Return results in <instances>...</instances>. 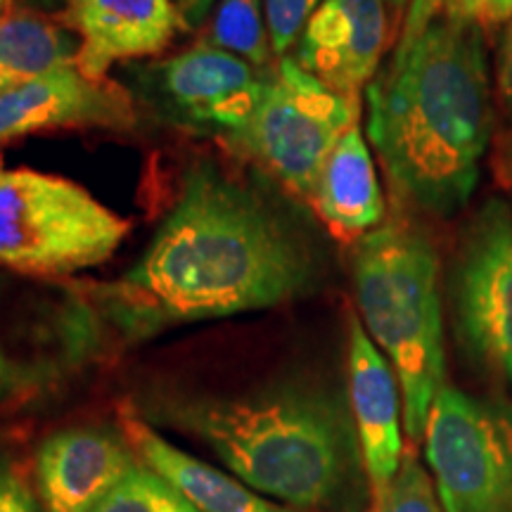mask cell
<instances>
[{
    "mask_svg": "<svg viewBox=\"0 0 512 512\" xmlns=\"http://www.w3.org/2000/svg\"><path fill=\"white\" fill-rule=\"evenodd\" d=\"M133 100L124 88L62 67L0 95V143L50 128H131Z\"/></svg>",
    "mask_w": 512,
    "mask_h": 512,
    "instance_id": "11",
    "label": "cell"
},
{
    "mask_svg": "<svg viewBox=\"0 0 512 512\" xmlns=\"http://www.w3.org/2000/svg\"><path fill=\"white\" fill-rule=\"evenodd\" d=\"M0 512H41L15 467L0 460Z\"/></svg>",
    "mask_w": 512,
    "mask_h": 512,
    "instance_id": "23",
    "label": "cell"
},
{
    "mask_svg": "<svg viewBox=\"0 0 512 512\" xmlns=\"http://www.w3.org/2000/svg\"><path fill=\"white\" fill-rule=\"evenodd\" d=\"M150 422L202 441L242 484L297 510H332L356 491L361 448L342 396L306 380L242 394L159 392L133 403Z\"/></svg>",
    "mask_w": 512,
    "mask_h": 512,
    "instance_id": "3",
    "label": "cell"
},
{
    "mask_svg": "<svg viewBox=\"0 0 512 512\" xmlns=\"http://www.w3.org/2000/svg\"><path fill=\"white\" fill-rule=\"evenodd\" d=\"M24 3L34 5V8H43V10H55V8H67L69 0H24Z\"/></svg>",
    "mask_w": 512,
    "mask_h": 512,
    "instance_id": "28",
    "label": "cell"
},
{
    "mask_svg": "<svg viewBox=\"0 0 512 512\" xmlns=\"http://www.w3.org/2000/svg\"><path fill=\"white\" fill-rule=\"evenodd\" d=\"M8 5H10V0H0V17H3L5 12H8Z\"/></svg>",
    "mask_w": 512,
    "mask_h": 512,
    "instance_id": "31",
    "label": "cell"
},
{
    "mask_svg": "<svg viewBox=\"0 0 512 512\" xmlns=\"http://www.w3.org/2000/svg\"><path fill=\"white\" fill-rule=\"evenodd\" d=\"M34 384V373L15 358L8 356V351L0 347V399H10L19 392H27Z\"/></svg>",
    "mask_w": 512,
    "mask_h": 512,
    "instance_id": "24",
    "label": "cell"
},
{
    "mask_svg": "<svg viewBox=\"0 0 512 512\" xmlns=\"http://www.w3.org/2000/svg\"><path fill=\"white\" fill-rule=\"evenodd\" d=\"M264 3L271 48L275 55L285 57L287 50L297 43L304 24L309 22L320 0H264Z\"/></svg>",
    "mask_w": 512,
    "mask_h": 512,
    "instance_id": "22",
    "label": "cell"
},
{
    "mask_svg": "<svg viewBox=\"0 0 512 512\" xmlns=\"http://www.w3.org/2000/svg\"><path fill=\"white\" fill-rule=\"evenodd\" d=\"M458 332L470 354L512 384V207L489 200L460 240L451 273Z\"/></svg>",
    "mask_w": 512,
    "mask_h": 512,
    "instance_id": "9",
    "label": "cell"
},
{
    "mask_svg": "<svg viewBox=\"0 0 512 512\" xmlns=\"http://www.w3.org/2000/svg\"><path fill=\"white\" fill-rule=\"evenodd\" d=\"M368 138L401 200L432 216L470 202L496 128L484 31L434 22L368 83Z\"/></svg>",
    "mask_w": 512,
    "mask_h": 512,
    "instance_id": "2",
    "label": "cell"
},
{
    "mask_svg": "<svg viewBox=\"0 0 512 512\" xmlns=\"http://www.w3.org/2000/svg\"><path fill=\"white\" fill-rule=\"evenodd\" d=\"M358 105V98L335 91L285 55L266 72L252 117L223 145L309 202L330 152L358 124Z\"/></svg>",
    "mask_w": 512,
    "mask_h": 512,
    "instance_id": "6",
    "label": "cell"
},
{
    "mask_svg": "<svg viewBox=\"0 0 512 512\" xmlns=\"http://www.w3.org/2000/svg\"><path fill=\"white\" fill-rule=\"evenodd\" d=\"M17 79H12L10 74H5V72H0V95H3L5 91H10V88H15L17 86Z\"/></svg>",
    "mask_w": 512,
    "mask_h": 512,
    "instance_id": "29",
    "label": "cell"
},
{
    "mask_svg": "<svg viewBox=\"0 0 512 512\" xmlns=\"http://www.w3.org/2000/svg\"><path fill=\"white\" fill-rule=\"evenodd\" d=\"M387 0H320L297 38V60L335 91L358 98L389 41Z\"/></svg>",
    "mask_w": 512,
    "mask_h": 512,
    "instance_id": "10",
    "label": "cell"
},
{
    "mask_svg": "<svg viewBox=\"0 0 512 512\" xmlns=\"http://www.w3.org/2000/svg\"><path fill=\"white\" fill-rule=\"evenodd\" d=\"M494 176L498 185H501V190L508 195L512 207V133H505L496 143Z\"/></svg>",
    "mask_w": 512,
    "mask_h": 512,
    "instance_id": "26",
    "label": "cell"
},
{
    "mask_svg": "<svg viewBox=\"0 0 512 512\" xmlns=\"http://www.w3.org/2000/svg\"><path fill=\"white\" fill-rule=\"evenodd\" d=\"M373 512H444L437 489L413 451L403 453L394 482L389 484L382 501L373 505Z\"/></svg>",
    "mask_w": 512,
    "mask_h": 512,
    "instance_id": "21",
    "label": "cell"
},
{
    "mask_svg": "<svg viewBox=\"0 0 512 512\" xmlns=\"http://www.w3.org/2000/svg\"><path fill=\"white\" fill-rule=\"evenodd\" d=\"M389 3V8H394V10H403V5L408 3V0H387Z\"/></svg>",
    "mask_w": 512,
    "mask_h": 512,
    "instance_id": "30",
    "label": "cell"
},
{
    "mask_svg": "<svg viewBox=\"0 0 512 512\" xmlns=\"http://www.w3.org/2000/svg\"><path fill=\"white\" fill-rule=\"evenodd\" d=\"M349 406L370 498L380 503L403 460L401 387L387 356L358 318L349 320Z\"/></svg>",
    "mask_w": 512,
    "mask_h": 512,
    "instance_id": "13",
    "label": "cell"
},
{
    "mask_svg": "<svg viewBox=\"0 0 512 512\" xmlns=\"http://www.w3.org/2000/svg\"><path fill=\"white\" fill-rule=\"evenodd\" d=\"M119 425L140 463L174 486L197 512H292L287 505L256 494L235 475L221 472L219 467L171 444L133 408L131 401L119 411Z\"/></svg>",
    "mask_w": 512,
    "mask_h": 512,
    "instance_id": "15",
    "label": "cell"
},
{
    "mask_svg": "<svg viewBox=\"0 0 512 512\" xmlns=\"http://www.w3.org/2000/svg\"><path fill=\"white\" fill-rule=\"evenodd\" d=\"M444 512H512V418L444 384L425 425Z\"/></svg>",
    "mask_w": 512,
    "mask_h": 512,
    "instance_id": "7",
    "label": "cell"
},
{
    "mask_svg": "<svg viewBox=\"0 0 512 512\" xmlns=\"http://www.w3.org/2000/svg\"><path fill=\"white\" fill-rule=\"evenodd\" d=\"M128 221L79 183L0 166V266L24 275H72L105 264Z\"/></svg>",
    "mask_w": 512,
    "mask_h": 512,
    "instance_id": "5",
    "label": "cell"
},
{
    "mask_svg": "<svg viewBox=\"0 0 512 512\" xmlns=\"http://www.w3.org/2000/svg\"><path fill=\"white\" fill-rule=\"evenodd\" d=\"M268 69L202 41L133 74L136 95L164 124L197 136L228 138L247 124Z\"/></svg>",
    "mask_w": 512,
    "mask_h": 512,
    "instance_id": "8",
    "label": "cell"
},
{
    "mask_svg": "<svg viewBox=\"0 0 512 512\" xmlns=\"http://www.w3.org/2000/svg\"><path fill=\"white\" fill-rule=\"evenodd\" d=\"M60 22L79 36L74 67L93 81H107L114 64L157 55L188 31L174 0H69Z\"/></svg>",
    "mask_w": 512,
    "mask_h": 512,
    "instance_id": "12",
    "label": "cell"
},
{
    "mask_svg": "<svg viewBox=\"0 0 512 512\" xmlns=\"http://www.w3.org/2000/svg\"><path fill=\"white\" fill-rule=\"evenodd\" d=\"M214 3L216 0H174L178 15L183 17L185 27L188 29H197L202 22H207Z\"/></svg>",
    "mask_w": 512,
    "mask_h": 512,
    "instance_id": "27",
    "label": "cell"
},
{
    "mask_svg": "<svg viewBox=\"0 0 512 512\" xmlns=\"http://www.w3.org/2000/svg\"><path fill=\"white\" fill-rule=\"evenodd\" d=\"M138 465L121 432L72 427L38 448L36 482L48 512H91Z\"/></svg>",
    "mask_w": 512,
    "mask_h": 512,
    "instance_id": "14",
    "label": "cell"
},
{
    "mask_svg": "<svg viewBox=\"0 0 512 512\" xmlns=\"http://www.w3.org/2000/svg\"><path fill=\"white\" fill-rule=\"evenodd\" d=\"M320 256L297 214L256 181L202 159L143 256L95 297L128 337L264 311L309 294Z\"/></svg>",
    "mask_w": 512,
    "mask_h": 512,
    "instance_id": "1",
    "label": "cell"
},
{
    "mask_svg": "<svg viewBox=\"0 0 512 512\" xmlns=\"http://www.w3.org/2000/svg\"><path fill=\"white\" fill-rule=\"evenodd\" d=\"M496 91H498V100H501L505 114H508L512 121V19L508 22V29H505V34H503L501 53H498Z\"/></svg>",
    "mask_w": 512,
    "mask_h": 512,
    "instance_id": "25",
    "label": "cell"
},
{
    "mask_svg": "<svg viewBox=\"0 0 512 512\" xmlns=\"http://www.w3.org/2000/svg\"><path fill=\"white\" fill-rule=\"evenodd\" d=\"M351 273L363 328L394 368L415 444L446 384L437 249L411 223H384L354 245Z\"/></svg>",
    "mask_w": 512,
    "mask_h": 512,
    "instance_id": "4",
    "label": "cell"
},
{
    "mask_svg": "<svg viewBox=\"0 0 512 512\" xmlns=\"http://www.w3.org/2000/svg\"><path fill=\"white\" fill-rule=\"evenodd\" d=\"M91 512H197L174 486L140 463Z\"/></svg>",
    "mask_w": 512,
    "mask_h": 512,
    "instance_id": "20",
    "label": "cell"
},
{
    "mask_svg": "<svg viewBox=\"0 0 512 512\" xmlns=\"http://www.w3.org/2000/svg\"><path fill=\"white\" fill-rule=\"evenodd\" d=\"M512 19V0H411L396 46H408L434 22L472 24L482 31Z\"/></svg>",
    "mask_w": 512,
    "mask_h": 512,
    "instance_id": "19",
    "label": "cell"
},
{
    "mask_svg": "<svg viewBox=\"0 0 512 512\" xmlns=\"http://www.w3.org/2000/svg\"><path fill=\"white\" fill-rule=\"evenodd\" d=\"M79 50V36L48 17L24 10H8L0 17V72L19 83L74 67Z\"/></svg>",
    "mask_w": 512,
    "mask_h": 512,
    "instance_id": "17",
    "label": "cell"
},
{
    "mask_svg": "<svg viewBox=\"0 0 512 512\" xmlns=\"http://www.w3.org/2000/svg\"><path fill=\"white\" fill-rule=\"evenodd\" d=\"M207 43L242 57L256 69L268 67L273 48L264 0H219Z\"/></svg>",
    "mask_w": 512,
    "mask_h": 512,
    "instance_id": "18",
    "label": "cell"
},
{
    "mask_svg": "<svg viewBox=\"0 0 512 512\" xmlns=\"http://www.w3.org/2000/svg\"><path fill=\"white\" fill-rule=\"evenodd\" d=\"M318 219L342 242H358L380 228L384 197L361 126H351L330 152L313 185Z\"/></svg>",
    "mask_w": 512,
    "mask_h": 512,
    "instance_id": "16",
    "label": "cell"
}]
</instances>
